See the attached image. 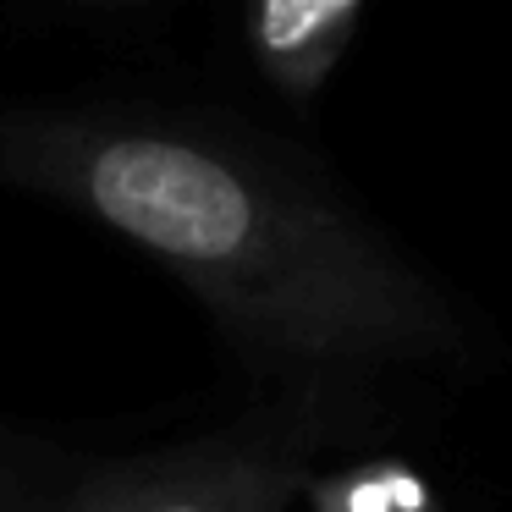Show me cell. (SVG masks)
Segmentation results:
<instances>
[{
	"instance_id": "obj_1",
	"label": "cell",
	"mask_w": 512,
	"mask_h": 512,
	"mask_svg": "<svg viewBox=\"0 0 512 512\" xmlns=\"http://www.w3.org/2000/svg\"><path fill=\"white\" fill-rule=\"evenodd\" d=\"M0 188L111 226L270 353L397 358L452 342L446 303L364 221L177 116L0 111Z\"/></svg>"
},
{
	"instance_id": "obj_2",
	"label": "cell",
	"mask_w": 512,
	"mask_h": 512,
	"mask_svg": "<svg viewBox=\"0 0 512 512\" xmlns=\"http://www.w3.org/2000/svg\"><path fill=\"white\" fill-rule=\"evenodd\" d=\"M298 463L248 441L149 452L78 479L50 512H287Z\"/></svg>"
},
{
	"instance_id": "obj_3",
	"label": "cell",
	"mask_w": 512,
	"mask_h": 512,
	"mask_svg": "<svg viewBox=\"0 0 512 512\" xmlns=\"http://www.w3.org/2000/svg\"><path fill=\"white\" fill-rule=\"evenodd\" d=\"M364 0H248V28L265 72L292 94L325 83L358 28Z\"/></svg>"
},
{
	"instance_id": "obj_4",
	"label": "cell",
	"mask_w": 512,
	"mask_h": 512,
	"mask_svg": "<svg viewBox=\"0 0 512 512\" xmlns=\"http://www.w3.org/2000/svg\"><path fill=\"white\" fill-rule=\"evenodd\" d=\"M424 490L413 485L402 468H380V474H364L353 485H342L331 496V512H424Z\"/></svg>"
},
{
	"instance_id": "obj_5",
	"label": "cell",
	"mask_w": 512,
	"mask_h": 512,
	"mask_svg": "<svg viewBox=\"0 0 512 512\" xmlns=\"http://www.w3.org/2000/svg\"><path fill=\"white\" fill-rule=\"evenodd\" d=\"M50 501H56V496L23 485L17 474H0V512H50Z\"/></svg>"
}]
</instances>
